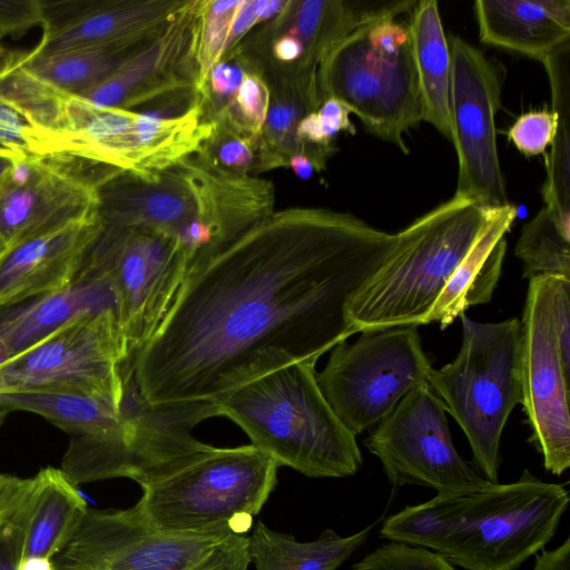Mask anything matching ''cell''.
<instances>
[{
	"instance_id": "obj_1",
	"label": "cell",
	"mask_w": 570,
	"mask_h": 570,
	"mask_svg": "<svg viewBox=\"0 0 570 570\" xmlns=\"http://www.w3.org/2000/svg\"><path fill=\"white\" fill-rule=\"evenodd\" d=\"M397 233L325 208L272 213L198 256L134 358L150 403L213 401L357 333L348 306Z\"/></svg>"
},
{
	"instance_id": "obj_2",
	"label": "cell",
	"mask_w": 570,
	"mask_h": 570,
	"mask_svg": "<svg viewBox=\"0 0 570 570\" xmlns=\"http://www.w3.org/2000/svg\"><path fill=\"white\" fill-rule=\"evenodd\" d=\"M0 406L38 414L71 435L61 461L76 485L114 478L140 484L203 449L191 431L214 415L208 402L155 404L139 393L135 374L125 379L120 404L58 391L0 393Z\"/></svg>"
},
{
	"instance_id": "obj_3",
	"label": "cell",
	"mask_w": 570,
	"mask_h": 570,
	"mask_svg": "<svg viewBox=\"0 0 570 570\" xmlns=\"http://www.w3.org/2000/svg\"><path fill=\"white\" fill-rule=\"evenodd\" d=\"M568 504L564 484L524 470L510 483L407 505L383 521L380 537L429 549L463 570H518L553 538Z\"/></svg>"
},
{
	"instance_id": "obj_4",
	"label": "cell",
	"mask_w": 570,
	"mask_h": 570,
	"mask_svg": "<svg viewBox=\"0 0 570 570\" xmlns=\"http://www.w3.org/2000/svg\"><path fill=\"white\" fill-rule=\"evenodd\" d=\"M313 362H297L213 400L250 444L308 478H346L362 465L352 433L325 399Z\"/></svg>"
},
{
	"instance_id": "obj_5",
	"label": "cell",
	"mask_w": 570,
	"mask_h": 570,
	"mask_svg": "<svg viewBox=\"0 0 570 570\" xmlns=\"http://www.w3.org/2000/svg\"><path fill=\"white\" fill-rule=\"evenodd\" d=\"M278 468L252 444H207L141 482V497L131 508L161 532L247 533L277 484Z\"/></svg>"
},
{
	"instance_id": "obj_6",
	"label": "cell",
	"mask_w": 570,
	"mask_h": 570,
	"mask_svg": "<svg viewBox=\"0 0 570 570\" xmlns=\"http://www.w3.org/2000/svg\"><path fill=\"white\" fill-rule=\"evenodd\" d=\"M489 208L454 194L397 232L395 248L348 306L356 332L425 325L479 237Z\"/></svg>"
},
{
	"instance_id": "obj_7",
	"label": "cell",
	"mask_w": 570,
	"mask_h": 570,
	"mask_svg": "<svg viewBox=\"0 0 570 570\" xmlns=\"http://www.w3.org/2000/svg\"><path fill=\"white\" fill-rule=\"evenodd\" d=\"M462 342L455 358L432 370L428 384L465 434L481 474L497 483L507 421L522 403L521 322L481 323L459 316Z\"/></svg>"
},
{
	"instance_id": "obj_8",
	"label": "cell",
	"mask_w": 570,
	"mask_h": 570,
	"mask_svg": "<svg viewBox=\"0 0 570 570\" xmlns=\"http://www.w3.org/2000/svg\"><path fill=\"white\" fill-rule=\"evenodd\" d=\"M205 136L195 108L161 116L98 107L70 96L59 129L39 138L37 156L72 154L149 178L197 153Z\"/></svg>"
},
{
	"instance_id": "obj_9",
	"label": "cell",
	"mask_w": 570,
	"mask_h": 570,
	"mask_svg": "<svg viewBox=\"0 0 570 570\" xmlns=\"http://www.w3.org/2000/svg\"><path fill=\"white\" fill-rule=\"evenodd\" d=\"M52 562L55 570H220L250 563L249 535L167 533L132 508H88Z\"/></svg>"
},
{
	"instance_id": "obj_10",
	"label": "cell",
	"mask_w": 570,
	"mask_h": 570,
	"mask_svg": "<svg viewBox=\"0 0 570 570\" xmlns=\"http://www.w3.org/2000/svg\"><path fill=\"white\" fill-rule=\"evenodd\" d=\"M332 348L318 385L342 423L355 435L371 431L432 370L416 326L361 332Z\"/></svg>"
},
{
	"instance_id": "obj_11",
	"label": "cell",
	"mask_w": 570,
	"mask_h": 570,
	"mask_svg": "<svg viewBox=\"0 0 570 570\" xmlns=\"http://www.w3.org/2000/svg\"><path fill=\"white\" fill-rule=\"evenodd\" d=\"M83 265L108 281L129 358H135L185 278L186 253L173 235L101 224Z\"/></svg>"
},
{
	"instance_id": "obj_12",
	"label": "cell",
	"mask_w": 570,
	"mask_h": 570,
	"mask_svg": "<svg viewBox=\"0 0 570 570\" xmlns=\"http://www.w3.org/2000/svg\"><path fill=\"white\" fill-rule=\"evenodd\" d=\"M129 360L116 311L79 317L0 366V393L70 392L122 402Z\"/></svg>"
},
{
	"instance_id": "obj_13",
	"label": "cell",
	"mask_w": 570,
	"mask_h": 570,
	"mask_svg": "<svg viewBox=\"0 0 570 570\" xmlns=\"http://www.w3.org/2000/svg\"><path fill=\"white\" fill-rule=\"evenodd\" d=\"M366 27L341 40L321 62V100L338 99L372 135L407 154L403 135L423 120L411 41L383 52L368 43Z\"/></svg>"
},
{
	"instance_id": "obj_14",
	"label": "cell",
	"mask_w": 570,
	"mask_h": 570,
	"mask_svg": "<svg viewBox=\"0 0 570 570\" xmlns=\"http://www.w3.org/2000/svg\"><path fill=\"white\" fill-rule=\"evenodd\" d=\"M445 412L441 399L423 383L371 430L364 445L394 487L420 485L444 493L492 483L456 451Z\"/></svg>"
},
{
	"instance_id": "obj_15",
	"label": "cell",
	"mask_w": 570,
	"mask_h": 570,
	"mask_svg": "<svg viewBox=\"0 0 570 570\" xmlns=\"http://www.w3.org/2000/svg\"><path fill=\"white\" fill-rule=\"evenodd\" d=\"M451 56L450 114L459 161L455 195L483 206L509 203L497 147L501 106L498 67L459 36L448 38Z\"/></svg>"
},
{
	"instance_id": "obj_16",
	"label": "cell",
	"mask_w": 570,
	"mask_h": 570,
	"mask_svg": "<svg viewBox=\"0 0 570 570\" xmlns=\"http://www.w3.org/2000/svg\"><path fill=\"white\" fill-rule=\"evenodd\" d=\"M551 275L529 279L521 322L522 406L530 441L553 475L570 466L568 370L558 345L552 309Z\"/></svg>"
},
{
	"instance_id": "obj_17",
	"label": "cell",
	"mask_w": 570,
	"mask_h": 570,
	"mask_svg": "<svg viewBox=\"0 0 570 570\" xmlns=\"http://www.w3.org/2000/svg\"><path fill=\"white\" fill-rule=\"evenodd\" d=\"M96 216L101 224L142 227L175 236L186 224H207L217 239L222 212L212 164L204 155L141 178L117 170L96 188Z\"/></svg>"
},
{
	"instance_id": "obj_18",
	"label": "cell",
	"mask_w": 570,
	"mask_h": 570,
	"mask_svg": "<svg viewBox=\"0 0 570 570\" xmlns=\"http://www.w3.org/2000/svg\"><path fill=\"white\" fill-rule=\"evenodd\" d=\"M60 154L14 161L0 193V235L8 247L96 218V187L75 175Z\"/></svg>"
},
{
	"instance_id": "obj_19",
	"label": "cell",
	"mask_w": 570,
	"mask_h": 570,
	"mask_svg": "<svg viewBox=\"0 0 570 570\" xmlns=\"http://www.w3.org/2000/svg\"><path fill=\"white\" fill-rule=\"evenodd\" d=\"M188 1L40 0L36 55L156 39Z\"/></svg>"
},
{
	"instance_id": "obj_20",
	"label": "cell",
	"mask_w": 570,
	"mask_h": 570,
	"mask_svg": "<svg viewBox=\"0 0 570 570\" xmlns=\"http://www.w3.org/2000/svg\"><path fill=\"white\" fill-rule=\"evenodd\" d=\"M100 227L96 217L9 246L0 257V309L71 284Z\"/></svg>"
},
{
	"instance_id": "obj_21",
	"label": "cell",
	"mask_w": 570,
	"mask_h": 570,
	"mask_svg": "<svg viewBox=\"0 0 570 570\" xmlns=\"http://www.w3.org/2000/svg\"><path fill=\"white\" fill-rule=\"evenodd\" d=\"M107 308L116 311L108 281L82 265L73 282L62 289L1 308L0 337L13 357L66 324Z\"/></svg>"
},
{
	"instance_id": "obj_22",
	"label": "cell",
	"mask_w": 570,
	"mask_h": 570,
	"mask_svg": "<svg viewBox=\"0 0 570 570\" xmlns=\"http://www.w3.org/2000/svg\"><path fill=\"white\" fill-rule=\"evenodd\" d=\"M480 40L543 59L570 40V0H478Z\"/></svg>"
},
{
	"instance_id": "obj_23",
	"label": "cell",
	"mask_w": 570,
	"mask_h": 570,
	"mask_svg": "<svg viewBox=\"0 0 570 570\" xmlns=\"http://www.w3.org/2000/svg\"><path fill=\"white\" fill-rule=\"evenodd\" d=\"M197 1H188L167 28L102 82L77 96L98 107L130 109L147 92L178 78L173 68L190 48Z\"/></svg>"
},
{
	"instance_id": "obj_24",
	"label": "cell",
	"mask_w": 570,
	"mask_h": 570,
	"mask_svg": "<svg viewBox=\"0 0 570 570\" xmlns=\"http://www.w3.org/2000/svg\"><path fill=\"white\" fill-rule=\"evenodd\" d=\"M515 216L517 208L510 203L489 208L479 237L439 295L426 324L438 322L445 330L469 307L490 302L502 271L504 235Z\"/></svg>"
},
{
	"instance_id": "obj_25",
	"label": "cell",
	"mask_w": 570,
	"mask_h": 570,
	"mask_svg": "<svg viewBox=\"0 0 570 570\" xmlns=\"http://www.w3.org/2000/svg\"><path fill=\"white\" fill-rule=\"evenodd\" d=\"M77 488L61 469L48 466L32 476L24 500L23 559L52 560L66 544L88 510Z\"/></svg>"
},
{
	"instance_id": "obj_26",
	"label": "cell",
	"mask_w": 570,
	"mask_h": 570,
	"mask_svg": "<svg viewBox=\"0 0 570 570\" xmlns=\"http://www.w3.org/2000/svg\"><path fill=\"white\" fill-rule=\"evenodd\" d=\"M411 12L407 29L423 120L451 141V56L439 6L435 0H422L417 1Z\"/></svg>"
},
{
	"instance_id": "obj_27",
	"label": "cell",
	"mask_w": 570,
	"mask_h": 570,
	"mask_svg": "<svg viewBox=\"0 0 570 570\" xmlns=\"http://www.w3.org/2000/svg\"><path fill=\"white\" fill-rule=\"evenodd\" d=\"M379 522L346 537L325 529L317 539L302 542L257 521L249 535L250 564L255 570H337Z\"/></svg>"
},
{
	"instance_id": "obj_28",
	"label": "cell",
	"mask_w": 570,
	"mask_h": 570,
	"mask_svg": "<svg viewBox=\"0 0 570 570\" xmlns=\"http://www.w3.org/2000/svg\"><path fill=\"white\" fill-rule=\"evenodd\" d=\"M548 73L557 129L546 160L544 207L570 225V41L540 60Z\"/></svg>"
},
{
	"instance_id": "obj_29",
	"label": "cell",
	"mask_w": 570,
	"mask_h": 570,
	"mask_svg": "<svg viewBox=\"0 0 570 570\" xmlns=\"http://www.w3.org/2000/svg\"><path fill=\"white\" fill-rule=\"evenodd\" d=\"M149 42L83 48L50 55L17 52L32 75L60 91L79 96L102 82Z\"/></svg>"
},
{
	"instance_id": "obj_30",
	"label": "cell",
	"mask_w": 570,
	"mask_h": 570,
	"mask_svg": "<svg viewBox=\"0 0 570 570\" xmlns=\"http://www.w3.org/2000/svg\"><path fill=\"white\" fill-rule=\"evenodd\" d=\"M67 95L28 71L17 52L0 62V101L19 111L37 130V139L57 131L61 125Z\"/></svg>"
},
{
	"instance_id": "obj_31",
	"label": "cell",
	"mask_w": 570,
	"mask_h": 570,
	"mask_svg": "<svg viewBox=\"0 0 570 570\" xmlns=\"http://www.w3.org/2000/svg\"><path fill=\"white\" fill-rule=\"evenodd\" d=\"M515 256L523 263L524 278L551 275L570 279V225L560 223L543 206L523 226Z\"/></svg>"
},
{
	"instance_id": "obj_32",
	"label": "cell",
	"mask_w": 570,
	"mask_h": 570,
	"mask_svg": "<svg viewBox=\"0 0 570 570\" xmlns=\"http://www.w3.org/2000/svg\"><path fill=\"white\" fill-rule=\"evenodd\" d=\"M244 0L197 1L188 58L195 62V83L204 96L208 76L226 52L233 19Z\"/></svg>"
},
{
	"instance_id": "obj_33",
	"label": "cell",
	"mask_w": 570,
	"mask_h": 570,
	"mask_svg": "<svg viewBox=\"0 0 570 570\" xmlns=\"http://www.w3.org/2000/svg\"><path fill=\"white\" fill-rule=\"evenodd\" d=\"M232 98L217 118L240 135L253 139L262 135L271 106V92L265 81L257 73L247 72Z\"/></svg>"
},
{
	"instance_id": "obj_34",
	"label": "cell",
	"mask_w": 570,
	"mask_h": 570,
	"mask_svg": "<svg viewBox=\"0 0 570 570\" xmlns=\"http://www.w3.org/2000/svg\"><path fill=\"white\" fill-rule=\"evenodd\" d=\"M351 570H456L445 558L422 547L390 542L354 563Z\"/></svg>"
},
{
	"instance_id": "obj_35",
	"label": "cell",
	"mask_w": 570,
	"mask_h": 570,
	"mask_svg": "<svg viewBox=\"0 0 570 570\" xmlns=\"http://www.w3.org/2000/svg\"><path fill=\"white\" fill-rule=\"evenodd\" d=\"M557 115L552 110H531L522 114L508 131L509 139L524 156L543 154L552 144Z\"/></svg>"
},
{
	"instance_id": "obj_36",
	"label": "cell",
	"mask_w": 570,
	"mask_h": 570,
	"mask_svg": "<svg viewBox=\"0 0 570 570\" xmlns=\"http://www.w3.org/2000/svg\"><path fill=\"white\" fill-rule=\"evenodd\" d=\"M299 120L298 107L295 102L278 99L269 106L262 130L269 145L266 149L269 154L264 160L268 166H271L273 151L282 153V148L292 142V137L296 138V126Z\"/></svg>"
},
{
	"instance_id": "obj_37",
	"label": "cell",
	"mask_w": 570,
	"mask_h": 570,
	"mask_svg": "<svg viewBox=\"0 0 570 570\" xmlns=\"http://www.w3.org/2000/svg\"><path fill=\"white\" fill-rule=\"evenodd\" d=\"M37 130L14 108L0 101V148L18 157L35 155Z\"/></svg>"
},
{
	"instance_id": "obj_38",
	"label": "cell",
	"mask_w": 570,
	"mask_h": 570,
	"mask_svg": "<svg viewBox=\"0 0 570 570\" xmlns=\"http://www.w3.org/2000/svg\"><path fill=\"white\" fill-rule=\"evenodd\" d=\"M41 22L40 0H0V38L20 37Z\"/></svg>"
},
{
	"instance_id": "obj_39",
	"label": "cell",
	"mask_w": 570,
	"mask_h": 570,
	"mask_svg": "<svg viewBox=\"0 0 570 570\" xmlns=\"http://www.w3.org/2000/svg\"><path fill=\"white\" fill-rule=\"evenodd\" d=\"M24 525L23 501L18 511L0 524V570H19L24 552Z\"/></svg>"
},
{
	"instance_id": "obj_40",
	"label": "cell",
	"mask_w": 570,
	"mask_h": 570,
	"mask_svg": "<svg viewBox=\"0 0 570 570\" xmlns=\"http://www.w3.org/2000/svg\"><path fill=\"white\" fill-rule=\"evenodd\" d=\"M31 484L32 478L24 479L0 473V524L18 511Z\"/></svg>"
},
{
	"instance_id": "obj_41",
	"label": "cell",
	"mask_w": 570,
	"mask_h": 570,
	"mask_svg": "<svg viewBox=\"0 0 570 570\" xmlns=\"http://www.w3.org/2000/svg\"><path fill=\"white\" fill-rule=\"evenodd\" d=\"M350 112L348 108L335 98L323 100L318 110H316L320 124L330 139L340 130H346L351 134L355 132V128L348 117Z\"/></svg>"
},
{
	"instance_id": "obj_42",
	"label": "cell",
	"mask_w": 570,
	"mask_h": 570,
	"mask_svg": "<svg viewBox=\"0 0 570 570\" xmlns=\"http://www.w3.org/2000/svg\"><path fill=\"white\" fill-rule=\"evenodd\" d=\"M244 75L239 67L219 61L210 71L207 86L219 97H233Z\"/></svg>"
},
{
	"instance_id": "obj_43",
	"label": "cell",
	"mask_w": 570,
	"mask_h": 570,
	"mask_svg": "<svg viewBox=\"0 0 570 570\" xmlns=\"http://www.w3.org/2000/svg\"><path fill=\"white\" fill-rule=\"evenodd\" d=\"M266 0H245L236 11L226 50L234 46L254 24L258 23Z\"/></svg>"
},
{
	"instance_id": "obj_44",
	"label": "cell",
	"mask_w": 570,
	"mask_h": 570,
	"mask_svg": "<svg viewBox=\"0 0 570 570\" xmlns=\"http://www.w3.org/2000/svg\"><path fill=\"white\" fill-rule=\"evenodd\" d=\"M531 570H570V537L556 549L535 554Z\"/></svg>"
},
{
	"instance_id": "obj_45",
	"label": "cell",
	"mask_w": 570,
	"mask_h": 570,
	"mask_svg": "<svg viewBox=\"0 0 570 570\" xmlns=\"http://www.w3.org/2000/svg\"><path fill=\"white\" fill-rule=\"evenodd\" d=\"M275 58L282 62H293L303 57L304 50L301 41L291 35L276 39L273 46Z\"/></svg>"
},
{
	"instance_id": "obj_46",
	"label": "cell",
	"mask_w": 570,
	"mask_h": 570,
	"mask_svg": "<svg viewBox=\"0 0 570 570\" xmlns=\"http://www.w3.org/2000/svg\"><path fill=\"white\" fill-rule=\"evenodd\" d=\"M289 166L294 174L301 179H308L314 168H318L316 163L306 154L297 153L291 156Z\"/></svg>"
},
{
	"instance_id": "obj_47",
	"label": "cell",
	"mask_w": 570,
	"mask_h": 570,
	"mask_svg": "<svg viewBox=\"0 0 570 570\" xmlns=\"http://www.w3.org/2000/svg\"><path fill=\"white\" fill-rule=\"evenodd\" d=\"M17 158L22 157H18L12 153L0 148V193L6 186L7 179Z\"/></svg>"
},
{
	"instance_id": "obj_48",
	"label": "cell",
	"mask_w": 570,
	"mask_h": 570,
	"mask_svg": "<svg viewBox=\"0 0 570 570\" xmlns=\"http://www.w3.org/2000/svg\"><path fill=\"white\" fill-rule=\"evenodd\" d=\"M19 570H55L51 559L27 558L20 563Z\"/></svg>"
},
{
	"instance_id": "obj_49",
	"label": "cell",
	"mask_w": 570,
	"mask_h": 570,
	"mask_svg": "<svg viewBox=\"0 0 570 570\" xmlns=\"http://www.w3.org/2000/svg\"><path fill=\"white\" fill-rule=\"evenodd\" d=\"M12 357V353L6 342L0 337V366Z\"/></svg>"
},
{
	"instance_id": "obj_50",
	"label": "cell",
	"mask_w": 570,
	"mask_h": 570,
	"mask_svg": "<svg viewBox=\"0 0 570 570\" xmlns=\"http://www.w3.org/2000/svg\"><path fill=\"white\" fill-rule=\"evenodd\" d=\"M249 566H250V563H243L239 566L229 567V568H225V569H220V570H249Z\"/></svg>"
},
{
	"instance_id": "obj_51",
	"label": "cell",
	"mask_w": 570,
	"mask_h": 570,
	"mask_svg": "<svg viewBox=\"0 0 570 570\" xmlns=\"http://www.w3.org/2000/svg\"><path fill=\"white\" fill-rule=\"evenodd\" d=\"M7 248H8V245L4 242V239L2 238V236L0 235V257L7 250Z\"/></svg>"
},
{
	"instance_id": "obj_52",
	"label": "cell",
	"mask_w": 570,
	"mask_h": 570,
	"mask_svg": "<svg viewBox=\"0 0 570 570\" xmlns=\"http://www.w3.org/2000/svg\"><path fill=\"white\" fill-rule=\"evenodd\" d=\"M8 413H9V411H7L6 409L0 406V428H1Z\"/></svg>"
},
{
	"instance_id": "obj_53",
	"label": "cell",
	"mask_w": 570,
	"mask_h": 570,
	"mask_svg": "<svg viewBox=\"0 0 570 570\" xmlns=\"http://www.w3.org/2000/svg\"><path fill=\"white\" fill-rule=\"evenodd\" d=\"M2 52H3V51H2V48H1V46H0V58L2 57Z\"/></svg>"
}]
</instances>
